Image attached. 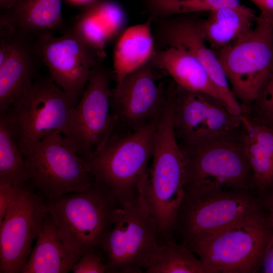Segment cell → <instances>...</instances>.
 <instances>
[{"mask_svg":"<svg viewBox=\"0 0 273 273\" xmlns=\"http://www.w3.org/2000/svg\"><path fill=\"white\" fill-rule=\"evenodd\" d=\"M186 186V165L174 127V106L168 103L157 125L146 195L158 228L160 243L172 231Z\"/></svg>","mask_w":273,"mask_h":273,"instance_id":"6da1fadb","label":"cell"},{"mask_svg":"<svg viewBox=\"0 0 273 273\" xmlns=\"http://www.w3.org/2000/svg\"><path fill=\"white\" fill-rule=\"evenodd\" d=\"M46 202L48 212L62 238L80 256L100 249L120 205L107 187L96 178L86 190Z\"/></svg>","mask_w":273,"mask_h":273,"instance_id":"7a4b0ae2","label":"cell"},{"mask_svg":"<svg viewBox=\"0 0 273 273\" xmlns=\"http://www.w3.org/2000/svg\"><path fill=\"white\" fill-rule=\"evenodd\" d=\"M146 181L136 196L120 204L101 245L108 272H144L160 244L157 224L146 197Z\"/></svg>","mask_w":273,"mask_h":273,"instance_id":"3957f363","label":"cell"},{"mask_svg":"<svg viewBox=\"0 0 273 273\" xmlns=\"http://www.w3.org/2000/svg\"><path fill=\"white\" fill-rule=\"evenodd\" d=\"M160 116L125 134L115 130L95 156L83 158L88 170L107 187L120 204L136 196L147 177Z\"/></svg>","mask_w":273,"mask_h":273,"instance_id":"277c9868","label":"cell"},{"mask_svg":"<svg viewBox=\"0 0 273 273\" xmlns=\"http://www.w3.org/2000/svg\"><path fill=\"white\" fill-rule=\"evenodd\" d=\"M261 211L247 191L186 185L172 235L188 246Z\"/></svg>","mask_w":273,"mask_h":273,"instance_id":"5b68a950","label":"cell"},{"mask_svg":"<svg viewBox=\"0 0 273 273\" xmlns=\"http://www.w3.org/2000/svg\"><path fill=\"white\" fill-rule=\"evenodd\" d=\"M273 236L262 211L188 246L212 273L254 272Z\"/></svg>","mask_w":273,"mask_h":273,"instance_id":"8992f818","label":"cell"},{"mask_svg":"<svg viewBox=\"0 0 273 273\" xmlns=\"http://www.w3.org/2000/svg\"><path fill=\"white\" fill-rule=\"evenodd\" d=\"M80 97L64 90L50 76L39 77L4 113L20 150L62 133Z\"/></svg>","mask_w":273,"mask_h":273,"instance_id":"52a82bcc","label":"cell"},{"mask_svg":"<svg viewBox=\"0 0 273 273\" xmlns=\"http://www.w3.org/2000/svg\"><path fill=\"white\" fill-rule=\"evenodd\" d=\"M236 130L192 144H179L185 162L186 185L247 190L252 173L242 133L237 136Z\"/></svg>","mask_w":273,"mask_h":273,"instance_id":"ba28073f","label":"cell"},{"mask_svg":"<svg viewBox=\"0 0 273 273\" xmlns=\"http://www.w3.org/2000/svg\"><path fill=\"white\" fill-rule=\"evenodd\" d=\"M30 187L46 200L87 190L95 178L62 133L21 150Z\"/></svg>","mask_w":273,"mask_h":273,"instance_id":"9c48e42d","label":"cell"},{"mask_svg":"<svg viewBox=\"0 0 273 273\" xmlns=\"http://www.w3.org/2000/svg\"><path fill=\"white\" fill-rule=\"evenodd\" d=\"M113 76L99 63L91 69L84 90L62 131L66 141L83 158L95 156L116 128L110 87Z\"/></svg>","mask_w":273,"mask_h":273,"instance_id":"30bf717a","label":"cell"},{"mask_svg":"<svg viewBox=\"0 0 273 273\" xmlns=\"http://www.w3.org/2000/svg\"><path fill=\"white\" fill-rule=\"evenodd\" d=\"M215 52L234 97L254 102L273 70V25L257 16L249 31Z\"/></svg>","mask_w":273,"mask_h":273,"instance_id":"8fae6325","label":"cell"},{"mask_svg":"<svg viewBox=\"0 0 273 273\" xmlns=\"http://www.w3.org/2000/svg\"><path fill=\"white\" fill-rule=\"evenodd\" d=\"M46 200L29 185L19 194L0 223V272L21 273L46 215Z\"/></svg>","mask_w":273,"mask_h":273,"instance_id":"7c38bea8","label":"cell"},{"mask_svg":"<svg viewBox=\"0 0 273 273\" xmlns=\"http://www.w3.org/2000/svg\"><path fill=\"white\" fill-rule=\"evenodd\" d=\"M37 50L50 76L60 87L82 95L91 69L101 59L76 34L72 27L56 36L47 34L36 37Z\"/></svg>","mask_w":273,"mask_h":273,"instance_id":"4fadbf2b","label":"cell"},{"mask_svg":"<svg viewBox=\"0 0 273 273\" xmlns=\"http://www.w3.org/2000/svg\"><path fill=\"white\" fill-rule=\"evenodd\" d=\"M174 94L175 131L182 144L229 132L237 126V115L222 102L175 84Z\"/></svg>","mask_w":273,"mask_h":273,"instance_id":"5bb4252c","label":"cell"},{"mask_svg":"<svg viewBox=\"0 0 273 273\" xmlns=\"http://www.w3.org/2000/svg\"><path fill=\"white\" fill-rule=\"evenodd\" d=\"M167 92L157 86L151 68L145 65L125 77L112 90V107L117 125L138 129L158 118Z\"/></svg>","mask_w":273,"mask_h":273,"instance_id":"9a60e30c","label":"cell"},{"mask_svg":"<svg viewBox=\"0 0 273 273\" xmlns=\"http://www.w3.org/2000/svg\"><path fill=\"white\" fill-rule=\"evenodd\" d=\"M12 30L9 54L0 65L1 113L7 111L24 90L40 77L43 64L37 49L36 37Z\"/></svg>","mask_w":273,"mask_h":273,"instance_id":"2e32d148","label":"cell"},{"mask_svg":"<svg viewBox=\"0 0 273 273\" xmlns=\"http://www.w3.org/2000/svg\"><path fill=\"white\" fill-rule=\"evenodd\" d=\"M164 34L168 46L185 50L200 62L226 98L230 110L241 115L243 107L231 91L215 52L208 46L201 34L198 21L185 19L173 21L166 27Z\"/></svg>","mask_w":273,"mask_h":273,"instance_id":"e0dca14e","label":"cell"},{"mask_svg":"<svg viewBox=\"0 0 273 273\" xmlns=\"http://www.w3.org/2000/svg\"><path fill=\"white\" fill-rule=\"evenodd\" d=\"M62 0H16L1 16V24L35 37L64 30Z\"/></svg>","mask_w":273,"mask_h":273,"instance_id":"ac0fdd59","label":"cell"},{"mask_svg":"<svg viewBox=\"0 0 273 273\" xmlns=\"http://www.w3.org/2000/svg\"><path fill=\"white\" fill-rule=\"evenodd\" d=\"M155 63L157 67L165 71L181 89L210 96L228 107L226 98L204 66L185 50L168 46L157 55Z\"/></svg>","mask_w":273,"mask_h":273,"instance_id":"d6986e66","label":"cell"},{"mask_svg":"<svg viewBox=\"0 0 273 273\" xmlns=\"http://www.w3.org/2000/svg\"><path fill=\"white\" fill-rule=\"evenodd\" d=\"M81 256L62 238L48 212L28 259L21 273H66Z\"/></svg>","mask_w":273,"mask_h":273,"instance_id":"ffe728a7","label":"cell"},{"mask_svg":"<svg viewBox=\"0 0 273 273\" xmlns=\"http://www.w3.org/2000/svg\"><path fill=\"white\" fill-rule=\"evenodd\" d=\"M244 152L250 165L253 181L262 192L273 187V127L241 116Z\"/></svg>","mask_w":273,"mask_h":273,"instance_id":"44dd1931","label":"cell"},{"mask_svg":"<svg viewBox=\"0 0 273 273\" xmlns=\"http://www.w3.org/2000/svg\"><path fill=\"white\" fill-rule=\"evenodd\" d=\"M206 19L198 21L204 39L213 51L234 42L255 25L257 16L251 8L242 5L225 6L209 12Z\"/></svg>","mask_w":273,"mask_h":273,"instance_id":"7402d4cb","label":"cell"},{"mask_svg":"<svg viewBox=\"0 0 273 273\" xmlns=\"http://www.w3.org/2000/svg\"><path fill=\"white\" fill-rule=\"evenodd\" d=\"M150 20L127 28L115 46L113 74L116 84L141 68L151 56L154 40Z\"/></svg>","mask_w":273,"mask_h":273,"instance_id":"603a6c76","label":"cell"},{"mask_svg":"<svg viewBox=\"0 0 273 273\" xmlns=\"http://www.w3.org/2000/svg\"><path fill=\"white\" fill-rule=\"evenodd\" d=\"M147 273H212L187 245L174 238L161 242Z\"/></svg>","mask_w":273,"mask_h":273,"instance_id":"cb8c5ba5","label":"cell"},{"mask_svg":"<svg viewBox=\"0 0 273 273\" xmlns=\"http://www.w3.org/2000/svg\"><path fill=\"white\" fill-rule=\"evenodd\" d=\"M24 156L4 113H0V183L21 188L29 185Z\"/></svg>","mask_w":273,"mask_h":273,"instance_id":"d4e9b609","label":"cell"},{"mask_svg":"<svg viewBox=\"0 0 273 273\" xmlns=\"http://www.w3.org/2000/svg\"><path fill=\"white\" fill-rule=\"evenodd\" d=\"M149 2L158 14L165 16L210 12L221 7L241 4L240 0H149Z\"/></svg>","mask_w":273,"mask_h":273,"instance_id":"484cf974","label":"cell"},{"mask_svg":"<svg viewBox=\"0 0 273 273\" xmlns=\"http://www.w3.org/2000/svg\"><path fill=\"white\" fill-rule=\"evenodd\" d=\"M72 28L80 38L100 59L106 56L105 46L111 36L91 9L80 16Z\"/></svg>","mask_w":273,"mask_h":273,"instance_id":"4316f807","label":"cell"},{"mask_svg":"<svg viewBox=\"0 0 273 273\" xmlns=\"http://www.w3.org/2000/svg\"><path fill=\"white\" fill-rule=\"evenodd\" d=\"M91 10L105 27L111 37L124 25V13L120 7L114 3H102Z\"/></svg>","mask_w":273,"mask_h":273,"instance_id":"83f0119b","label":"cell"},{"mask_svg":"<svg viewBox=\"0 0 273 273\" xmlns=\"http://www.w3.org/2000/svg\"><path fill=\"white\" fill-rule=\"evenodd\" d=\"M71 271L73 273H105L108 272V267L99 249L84 253L73 266Z\"/></svg>","mask_w":273,"mask_h":273,"instance_id":"f1b7e54d","label":"cell"},{"mask_svg":"<svg viewBox=\"0 0 273 273\" xmlns=\"http://www.w3.org/2000/svg\"><path fill=\"white\" fill-rule=\"evenodd\" d=\"M255 102L257 110L269 124L273 121V70Z\"/></svg>","mask_w":273,"mask_h":273,"instance_id":"f546056e","label":"cell"},{"mask_svg":"<svg viewBox=\"0 0 273 273\" xmlns=\"http://www.w3.org/2000/svg\"><path fill=\"white\" fill-rule=\"evenodd\" d=\"M20 188L10 184L0 183V223L17 199Z\"/></svg>","mask_w":273,"mask_h":273,"instance_id":"4dcf8cb0","label":"cell"},{"mask_svg":"<svg viewBox=\"0 0 273 273\" xmlns=\"http://www.w3.org/2000/svg\"><path fill=\"white\" fill-rule=\"evenodd\" d=\"M259 10L258 18L273 25V0H248Z\"/></svg>","mask_w":273,"mask_h":273,"instance_id":"1f68e13d","label":"cell"},{"mask_svg":"<svg viewBox=\"0 0 273 273\" xmlns=\"http://www.w3.org/2000/svg\"><path fill=\"white\" fill-rule=\"evenodd\" d=\"M264 272L273 273V236L263 257L261 267Z\"/></svg>","mask_w":273,"mask_h":273,"instance_id":"d6a6232c","label":"cell"},{"mask_svg":"<svg viewBox=\"0 0 273 273\" xmlns=\"http://www.w3.org/2000/svg\"><path fill=\"white\" fill-rule=\"evenodd\" d=\"M271 192L267 202V207L268 210V217L273 226V187L270 189Z\"/></svg>","mask_w":273,"mask_h":273,"instance_id":"836d02e7","label":"cell"},{"mask_svg":"<svg viewBox=\"0 0 273 273\" xmlns=\"http://www.w3.org/2000/svg\"><path fill=\"white\" fill-rule=\"evenodd\" d=\"M16 0H0L1 7L5 10L10 9L14 4Z\"/></svg>","mask_w":273,"mask_h":273,"instance_id":"e575fe53","label":"cell"},{"mask_svg":"<svg viewBox=\"0 0 273 273\" xmlns=\"http://www.w3.org/2000/svg\"><path fill=\"white\" fill-rule=\"evenodd\" d=\"M74 2L79 3V4H83V3H87V2H91L93 0H71Z\"/></svg>","mask_w":273,"mask_h":273,"instance_id":"d590c367","label":"cell"},{"mask_svg":"<svg viewBox=\"0 0 273 273\" xmlns=\"http://www.w3.org/2000/svg\"><path fill=\"white\" fill-rule=\"evenodd\" d=\"M268 125L273 127V121H272Z\"/></svg>","mask_w":273,"mask_h":273,"instance_id":"8d00e7d4","label":"cell"}]
</instances>
